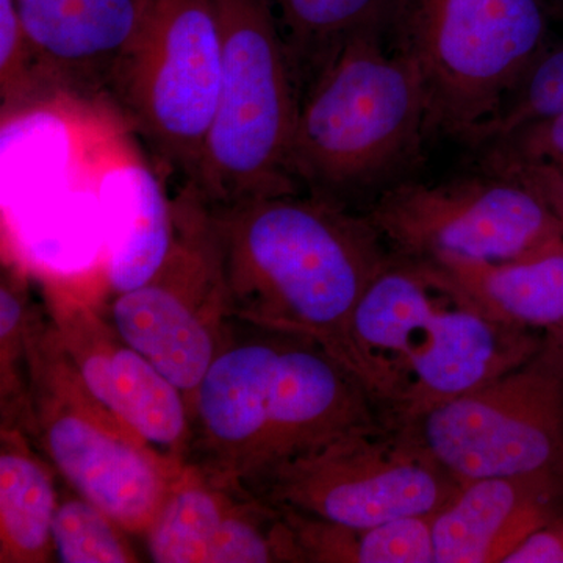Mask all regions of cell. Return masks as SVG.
I'll return each instance as SVG.
<instances>
[{
	"label": "cell",
	"mask_w": 563,
	"mask_h": 563,
	"mask_svg": "<svg viewBox=\"0 0 563 563\" xmlns=\"http://www.w3.org/2000/svg\"><path fill=\"white\" fill-rule=\"evenodd\" d=\"M209 210L225 313L317 340L352 372V318L391 261L368 217L296 190Z\"/></svg>",
	"instance_id": "obj_1"
},
{
	"label": "cell",
	"mask_w": 563,
	"mask_h": 563,
	"mask_svg": "<svg viewBox=\"0 0 563 563\" xmlns=\"http://www.w3.org/2000/svg\"><path fill=\"white\" fill-rule=\"evenodd\" d=\"M543 343L493 320L428 262L391 257L352 318V372L385 421L406 424L518 368Z\"/></svg>",
	"instance_id": "obj_2"
},
{
	"label": "cell",
	"mask_w": 563,
	"mask_h": 563,
	"mask_svg": "<svg viewBox=\"0 0 563 563\" xmlns=\"http://www.w3.org/2000/svg\"><path fill=\"white\" fill-rule=\"evenodd\" d=\"M383 420L362 380L317 340L255 325L214 385L210 450L233 487L257 496L282 466Z\"/></svg>",
	"instance_id": "obj_3"
},
{
	"label": "cell",
	"mask_w": 563,
	"mask_h": 563,
	"mask_svg": "<svg viewBox=\"0 0 563 563\" xmlns=\"http://www.w3.org/2000/svg\"><path fill=\"white\" fill-rule=\"evenodd\" d=\"M384 31L344 41L299 96L288 174L296 187L344 209L409 161L428 129L420 70L384 46Z\"/></svg>",
	"instance_id": "obj_4"
},
{
	"label": "cell",
	"mask_w": 563,
	"mask_h": 563,
	"mask_svg": "<svg viewBox=\"0 0 563 563\" xmlns=\"http://www.w3.org/2000/svg\"><path fill=\"white\" fill-rule=\"evenodd\" d=\"M547 0H388L385 31L420 70L428 129L476 140L544 49Z\"/></svg>",
	"instance_id": "obj_5"
},
{
	"label": "cell",
	"mask_w": 563,
	"mask_h": 563,
	"mask_svg": "<svg viewBox=\"0 0 563 563\" xmlns=\"http://www.w3.org/2000/svg\"><path fill=\"white\" fill-rule=\"evenodd\" d=\"M214 2L222 29L220 96L192 185L209 206L295 191L288 152L298 81L272 0Z\"/></svg>",
	"instance_id": "obj_6"
},
{
	"label": "cell",
	"mask_w": 563,
	"mask_h": 563,
	"mask_svg": "<svg viewBox=\"0 0 563 563\" xmlns=\"http://www.w3.org/2000/svg\"><path fill=\"white\" fill-rule=\"evenodd\" d=\"M35 332L31 418L44 451L77 495L125 532L144 536L184 468L152 451L91 395L52 322Z\"/></svg>",
	"instance_id": "obj_7"
},
{
	"label": "cell",
	"mask_w": 563,
	"mask_h": 563,
	"mask_svg": "<svg viewBox=\"0 0 563 563\" xmlns=\"http://www.w3.org/2000/svg\"><path fill=\"white\" fill-rule=\"evenodd\" d=\"M221 70L214 0H141L139 27L110 81L136 128L191 184L217 111Z\"/></svg>",
	"instance_id": "obj_8"
},
{
	"label": "cell",
	"mask_w": 563,
	"mask_h": 563,
	"mask_svg": "<svg viewBox=\"0 0 563 563\" xmlns=\"http://www.w3.org/2000/svg\"><path fill=\"white\" fill-rule=\"evenodd\" d=\"M459 485L412 433L383 420L282 466L257 498L280 510L365 529L437 514Z\"/></svg>",
	"instance_id": "obj_9"
},
{
	"label": "cell",
	"mask_w": 563,
	"mask_h": 563,
	"mask_svg": "<svg viewBox=\"0 0 563 563\" xmlns=\"http://www.w3.org/2000/svg\"><path fill=\"white\" fill-rule=\"evenodd\" d=\"M455 479L563 470V361L543 343L523 365L406 424Z\"/></svg>",
	"instance_id": "obj_10"
},
{
	"label": "cell",
	"mask_w": 563,
	"mask_h": 563,
	"mask_svg": "<svg viewBox=\"0 0 563 563\" xmlns=\"http://www.w3.org/2000/svg\"><path fill=\"white\" fill-rule=\"evenodd\" d=\"M399 257L510 262L563 242V222L521 181L503 174L401 184L366 214Z\"/></svg>",
	"instance_id": "obj_11"
},
{
	"label": "cell",
	"mask_w": 563,
	"mask_h": 563,
	"mask_svg": "<svg viewBox=\"0 0 563 563\" xmlns=\"http://www.w3.org/2000/svg\"><path fill=\"white\" fill-rule=\"evenodd\" d=\"M174 211L176 240L168 258L150 282L118 292L110 322L190 404L220 347L228 313L209 206L187 184Z\"/></svg>",
	"instance_id": "obj_12"
},
{
	"label": "cell",
	"mask_w": 563,
	"mask_h": 563,
	"mask_svg": "<svg viewBox=\"0 0 563 563\" xmlns=\"http://www.w3.org/2000/svg\"><path fill=\"white\" fill-rule=\"evenodd\" d=\"M157 563L303 562L287 517L187 463L144 533Z\"/></svg>",
	"instance_id": "obj_13"
},
{
	"label": "cell",
	"mask_w": 563,
	"mask_h": 563,
	"mask_svg": "<svg viewBox=\"0 0 563 563\" xmlns=\"http://www.w3.org/2000/svg\"><path fill=\"white\" fill-rule=\"evenodd\" d=\"M563 507V470L459 485L433 515L435 563H506Z\"/></svg>",
	"instance_id": "obj_14"
},
{
	"label": "cell",
	"mask_w": 563,
	"mask_h": 563,
	"mask_svg": "<svg viewBox=\"0 0 563 563\" xmlns=\"http://www.w3.org/2000/svg\"><path fill=\"white\" fill-rule=\"evenodd\" d=\"M13 2L51 90L110 81L141 16V0Z\"/></svg>",
	"instance_id": "obj_15"
},
{
	"label": "cell",
	"mask_w": 563,
	"mask_h": 563,
	"mask_svg": "<svg viewBox=\"0 0 563 563\" xmlns=\"http://www.w3.org/2000/svg\"><path fill=\"white\" fill-rule=\"evenodd\" d=\"M422 262L493 320L544 336L563 324V242L521 261L440 257Z\"/></svg>",
	"instance_id": "obj_16"
},
{
	"label": "cell",
	"mask_w": 563,
	"mask_h": 563,
	"mask_svg": "<svg viewBox=\"0 0 563 563\" xmlns=\"http://www.w3.org/2000/svg\"><path fill=\"white\" fill-rule=\"evenodd\" d=\"M57 507L52 474L33 454L24 432L20 428H2L0 562H51L52 525Z\"/></svg>",
	"instance_id": "obj_17"
},
{
	"label": "cell",
	"mask_w": 563,
	"mask_h": 563,
	"mask_svg": "<svg viewBox=\"0 0 563 563\" xmlns=\"http://www.w3.org/2000/svg\"><path fill=\"white\" fill-rule=\"evenodd\" d=\"M282 512L295 532L303 562L435 563L432 533L435 514L357 529L291 510Z\"/></svg>",
	"instance_id": "obj_18"
},
{
	"label": "cell",
	"mask_w": 563,
	"mask_h": 563,
	"mask_svg": "<svg viewBox=\"0 0 563 563\" xmlns=\"http://www.w3.org/2000/svg\"><path fill=\"white\" fill-rule=\"evenodd\" d=\"M295 70L317 73L344 41L368 29L385 25L388 0H272Z\"/></svg>",
	"instance_id": "obj_19"
},
{
	"label": "cell",
	"mask_w": 563,
	"mask_h": 563,
	"mask_svg": "<svg viewBox=\"0 0 563 563\" xmlns=\"http://www.w3.org/2000/svg\"><path fill=\"white\" fill-rule=\"evenodd\" d=\"M133 209L129 231L111 254L107 277L114 292L150 282L168 258L176 240L174 201L150 172L133 176Z\"/></svg>",
	"instance_id": "obj_20"
},
{
	"label": "cell",
	"mask_w": 563,
	"mask_h": 563,
	"mask_svg": "<svg viewBox=\"0 0 563 563\" xmlns=\"http://www.w3.org/2000/svg\"><path fill=\"white\" fill-rule=\"evenodd\" d=\"M27 285L20 273H2L0 282V380H2V428L13 417H31V369L29 351L35 322Z\"/></svg>",
	"instance_id": "obj_21"
},
{
	"label": "cell",
	"mask_w": 563,
	"mask_h": 563,
	"mask_svg": "<svg viewBox=\"0 0 563 563\" xmlns=\"http://www.w3.org/2000/svg\"><path fill=\"white\" fill-rule=\"evenodd\" d=\"M55 561L62 563L140 562L128 532L84 496L58 501L52 525Z\"/></svg>",
	"instance_id": "obj_22"
},
{
	"label": "cell",
	"mask_w": 563,
	"mask_h": 563,
	"mask_svg": "<svg viewBox=\"0 0 563 563\" xmlns=\"http://www.w3.org/2000/svg\"><path fill=\"white\" fill-rule=\"evenodd\" d=\"M563 114V44L540 52L476 140L507 139L533 122Z\"/></svg>",
	"instance_id": "obj_23"
},
{
	"label": "cell",
	"mask_w": 563,
	"mask_h": 563,
	"mask_svg": "<svg viewBox=\"0 0 563 563\" xmlns=\"http://www.w3.org/2000/svg\"><path fill=\"white\" fill-rule=\"evenodd\" d=\"M51 90L13 0H0V102L10 114Z\"/></svg>",
	"instance_id": "obj_24"
},
{
	"label": "cell",
	"mask_w": 563,
	"mask_h": 563,
	"mask_svg": "<svg viewBox=\"0 0 563 563\" xmlns=\"http://www.w3.org/2000/svg\"><path fill=\"white\" fill-rule=\"evenodd\" d=\"M490 162L553 163L563 165V114L533 122L501 141Z\"/></svg>",
	"instance_id": "obj_25"
},
{
	"label": "cell",
	"mask_w": 563,
	"mask_h": 563,
	"mask_svg": "<svg viewBox=\"0 0 563 563\" xmlns=\"http://www.w3.org/2000/svg\"><path fill=\"white\" fill-rule=\"evenodd\" d=\"M493 173L512 177L536 191L563 222V165L529 162H490Z\"/></svg>",
	"instance_id": "obj_26"
},
{
	"label": "cell",
	"mask_w": 563,
	"mask_h": 563,
	"mask_svg": "<svg viewBox=\"0 0 563 563\" xmlns=\"http://www.w3.org/2000/svg\"><path fill=\"white\" fill-rule=\"evenodd\" d=\"M506 563H563V507L542 526Z\"/></svg>",
	"instance_id": "obj_27"
},
{
	"label": "cell",
	"mask_w": 563,
	"mask_h": 563,
	"mask_svg": "<svg viewBox=\"0 0 563 563\" xmlns=\"http://www.w3.org/2000/svg\"><path fill=\"white\" fill-rule=\"evenodd\" d=\"M544 343H547L551 350L558 352L563 361V324L559 325L558 329H554L553 332L547 333V336H544Z\"/></svg>",
	"instance_id": "obj_28"
},
{
	"label": "cell",
	"mask_w": 563,
	"mask_h": 563,
	"mask_svg": "<svg viewBox=\"0 0 563 563\" xmlns=\"http://www.w3.org/2000/svg\"><path fill=\"white\" fill-rule=\"evenodd\" d=\"M547 2H548V0H547ZM548 5H550V2H548Z\"/></svg>",
	"instance_id": "obj_29"
}]
</instances>
